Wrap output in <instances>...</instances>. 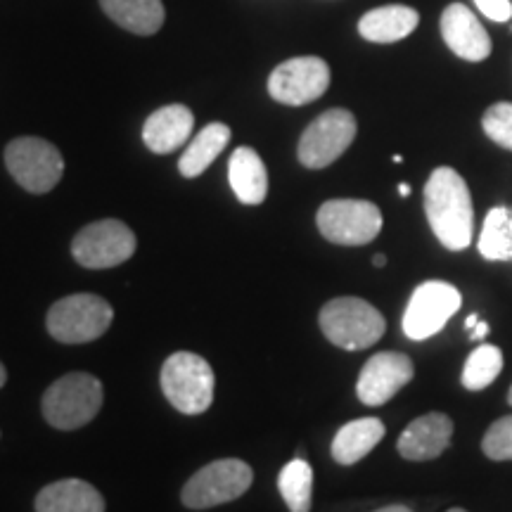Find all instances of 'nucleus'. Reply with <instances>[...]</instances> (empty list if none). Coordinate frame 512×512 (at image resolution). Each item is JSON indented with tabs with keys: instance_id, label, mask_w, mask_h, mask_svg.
<instances>
[{
	"instance_id": "f257e3e1",
	"label": "nucleus",
	"mask_w": 512,
	"mask_h": 512,
	"mask_svg": "<svg viewBox=\"0 0 512 512\" xmlns=\"http://www.w3.org/2000/svg\"><path fill=\"white\" fill-rule=\"evenodd\" d=\"M425 214L432 233L451 252L470 247L475 207L465 178L451 166H439L425 183Z\"/></svg>"
},
{
	"instance_id": "f03ea898",
	"label": "nucleus",
	"mask_w": 512,
	"mask_h": 512,
	"mask_svg": "<svg viewBox=\"0 0 512 512\" xmlns=\"http://www.w3.org/2000/svg\"><path fill=\"white\" fill-rule=\"evenodd\" d=\"M320 330L339 349L361 351L377 344L384 335V316L358 297L332 299L320 309Z\"/></svg>"
},
{
	"instance_id": "7ed1b4c3",
	"label": "nucleus",
	"mask_w": 512,
	"mask_h": 512,
	"mask_svg": "<svg viewBox=\"0 0 512 512\" xmlns=\"http://www.w3.org/2000/svg\"><path fill=\"white\" fill-rule=\"evenodd\" d=\"M102 384L88 373H69L60 377L43 394V418L55 430H79L88 425L102 408Z\"/></svg>"
},
{
	"instance_id": "20e7f679",
	"label": "nucleus",
	"mask_w": 512,
	"mask_h": 512,
	"mask_svg": "<svg viewBox=\"0 0 512 512\" xmlns=\"http://www.w3.org/2000/svg\"><path fill=\"white\" fill-rule=\"evenodd\" d=\"M162 392L176 411L200 415L214 401V370L192 351H176L162 366Z\"/></svg>"
},
{
	"instance_id": "39448f33",
	"label": "nucleus",
	"mask_w": 512,
	"mask_h": 512,
	"mask_svg": "<svg viewBox=\"0 0 512 512\" xmlns=\"http://www.w3.org/2000/svg\"><path fill=\"white\" fill-rule=\"evenodd\" d=\"M114 311L98 294H72L50 306L48 332L62 344H86L102 337Z\"/></svg>"
},
{
	"instance_id": "423d86ee",
	"label": "nucleus",
	"mask_w": 512,
	"mask_h": 512,
	"mask_svg": "<svg viewBox=\"0 0 512 512\" xmlns=\"http://www.w3.org/2000/svg\"><path fill=\"white\" fill-rule=\"evenodd\" d=\"M254 482V472L245 460L223 458L204 465L183 486V505L190 510H207L240 498Z\"/></svg>"
},
{
	"instance_id": "0eeeda50",
	"label": "nucleus",
	"mask_w": 512,
	"mask_h": 512,
	"mask_svg": "<svg viewBox=\"0 0 512 512\" xmlns=\"http://www.w3.org/2000/svg\"><path fill=\"white\" fill-rule=\"evenodd\" d=\"M5 166L24 190L43 195L62 181L64 159L48 140L36 136L15 138L5 147Z\"/></svg>"
},
{
	"instance_id": "6e6552de",
	"label": "nucleus",
	"mask_w": 512,
	"mask_h": 512,
	"mask_svg": "<svg viewBox=\"0 0 512 512\" xmlns=\"http://www.w3.org/2000/svg\"><path fill=\"white\" fill-rule=\"evenodd\" d=\"M316 223L328 242L361 247L380 235L382 211L368 200H330L318 209Z\"/></svg>"
},
{
	"instance_id": "1a4fd4ad",
	"label": "nucleus",
	"mask_w": 512,
	"mask_h": 512,
	"mask_svg": "<svg viewBox=\"0 0 512 512\" xmlns=\"http://www.w3.org/2000/svg\"><path fill=\"white\" fill-rule=\"evenodd\" d=\"M356 117L349 110H328L313 119L299 140L297 157L306 169H325L337 162L356 138Z\"/></svg>"
},
{
	"instance_id": "9d476101",
	"label": "nucleus",
	"mask_w": 512,
	"mask_h": 512,
	"mask_svg": "<svg viewBox=\"0 0 512 512\" xmlns=\"http://www.w3.org/2000/svg\"><path fill=\"white\" fill-rule=\"evenodd\" d=\"M460 304H463V297L451 283H444V280L422 283L415 287L403 313V332L415 342L430 339L444 330L448 320L458 313Z\"/></svg>"
},
{
	"instance_id": "9b49d317",
	"label": "nucleus",
	"mask_w": 512,
	"mask_h": 512,
	"mask_svg": "<svg viewBox=\"0 0 512 512\" xmlns=\"http://www.w3.org/2000/svg\"><path fill=\"white\" fill-rule=\"evenodd\" d=\"M330 86V67L323 57H292L268 76V95L280 105L302 107L318 100Z\"/></svg>"
},
{
	"instance_id": "f8f14e48",
	"label": "nucleus",
	"mask_w": 512,
	"mask_h": 512,
	"mask_svg": "<svg viewBox=\"0 0 512 512\" xmlns=\"http://www.w3.org/2000/svg\"><path fill=\"white\" fill-rule=\"evenodd\" d=\"M136 252V235L117 219L95 221L76 235L72 254L83 268H114Z\"/></svg>"
},
{
	"instance_id": "ddd939ff",
	"label": "nucleus",
	"mask_w": 512,
	"mask_h": 512,
	"mask_svg": "<svg viewBox=\"0 0 512 512\" xmlns=\"http://www.w3.org/2000/svg\"><path fill=\"white\" fill-rule=\"evenodd\" d=\"M413 361L399 351H380L363 366L356 394L366 406H384L413 380Z\"/></svg>"
},
{
	"instance_id": "4468645a",
	"label": "nucleus",
	"mask_w": 512,
	"mask_h": 512,
	"mask_svg": "<svg viewBox=\"0 0 512 512\" xmlns=\"http://www.w3.org/2000/svg\"><path fill=\"white\" fill-rule=\"evenodd\" d=\"M441 36L460 60L482 62L491 55V38L482 22L463 3L448 5L441 15Z\"/></svg>"
},
{
	"instance_id": "2eb2a0df",
	"label": "nucleus",
	"mask_w": 512,
	"mask_h": 512,
	"mask_svg": "<svg viewBox=\"0 0 512 512\" xmlns=\"http://www.w3.org/2000/svg\"><path fill=\"white\" fill-rule=\"evenodd\" d=\"M453 439V420L444 413H427L415 418L411 425L403 430L399 437L401 458L413 460V463H425V460L439 458Z\"/></svg>"
},
{
	"instance_id": "dca6fc26",
	"label": "nucleus",
	"mask_w": 512,
	"mask_h": 512,
	"mask_svg": "<svg viewBox=\"0 0 512 512\" xmlns=\"http://www.w3.org/2000/svg\"><path fill=\"white\" fill-rule=\"evenodd\" d=\"M192 126H195V117L185 105H166L143 126V140L155 155H169L183 147L185 140L190 138Z\"/></svg>"
},
{
	"instance_id": "f3484780",
	"label": "nucleus",
	"mask_w": 512,
	"mask_h": 512,
	"mask_svg": "<svg viewBox=\"0 0 512 512\" xmlns=\"http://www.w3.org/2000/svg\"><path fill=\"white\" fill-rule=\"evenodd\" d=\"M36 512H105V498L83 479H60L36 496Z\"/></svg>"
},
{
	"instance_id": "a211bd4d",
	"label": "nucleus",
	"mask_w": 512,
	"mask_h": 512,
	"mask_svg": "<svg viewBox=\"0 0 512 512\" xmlns=\"http://www.w3.org/2000/svg\"><path fill=\"white\" fill-rule=\"evenodd\" d=\"M228 181L233 188L235 197L242 204L256 207L266 200L268 195V174L264 159L259 157V152L252 147H238V150L230 155L228 162Z\"/></svg>"
},
{
	"instance_id": "6ab92c4d",
	"label": "nucleus",
	"mask_w": 512,
	"mask_h": 512,
	"mask_svg": "<svg viewBox=\"0 0 512 512\" xmlns=\"http://www.w3.org/2000/svg\"><path fill=\"white\" fill-rule=\"evenodd\" d=\"M420 24L418 10L408 5H384L366 12L358 22V34L370 43H399Z\"/></svg>"
},
{
	"instance_id": "aec40b11",
	"label": "nucleus",
	"mask_w": 512,
	"mask_h": 512,
	"mask_svg": "<svg viewBox=\"0 0 512 512\" xmlns=\"http://www.w3.org/2000/svg\"><path fill=\"white\" fill-rule=\"evenodd\" d=\"M100 8L114 24L138 36H152L164 27L162 0H100Z\"/></svg>"
},
{
	"instance_id": "412c9836",
	"label": "nucleus",
	"mask_w": 512,
	"mask_h": 512,
	"mask_svg": "<svg viewBox=\"0 0 512 512\" xmlns=\"http://www.w3.org/2000/svg\"><path fill=\"white\" fill-rule=\"evenodd\" d=\"M384 437V422L377 418L351 420L335 434L332 441V458L339 465H356L368 456Z\"/></svg>"
},
{
	"instance_id": "4be33fe9",
	"label": "nucleus",
	"mask_w": 512,
	"mask_h": 512,
	"mask_svg": "<svg viewBox=\"0 0 512 512\" xmlns=\"http://www.w3.org/2000/svg\"><path fill=\"white\" fill-rule=\"evenodd\" d=\"M230 140V128L221 121H214V124L204 126L192 143L188 145V150L183 152V157L178 159V169L185 178H197L202 176L204 171L209 169L211 162L226 150Z\"/></svg>"
},
{
	"instance_id": "5701e85b",
	"label": "nucleus",
	"mask_w": 512,
	"mask_h": 512,
	"mask_svg": "<svg viewBox=\"0 0 512 512\" xmlns=\"http://www.w3.org/2000/svg\"><path fill=\"white\" fill-rule=\"evenodd\" d=\"M477 249L486 261H512V207H494L486 214Z\"/></svg>"
},
{
	"instance_id": "b1692460",
	"label": "nucleus",
	"mask_w": 512,
	"mask_h": 512,
	"mask_svg": "<svg viewBox=\"0 0 512 512\" xmlns=\"http://www.w3.org/2000/svg\"><path fill=\"white\" fill-rule=\"evenodd\" d=\"M278 489L290 512H311L313 470L304 458H294L283 467L278 477Z\"/></svg>"
},
{
	"instance_id": "393cba45",
	"label": "nucleus",
	"mask_w": 512,
	"mask_h": 512,
	"mask_svg": "<svg viewBox=\"0 0 512 512\" xmlns=\"http://www.w3.org/2000/svg\"><path fill=\"white\" fill-rule=\"evenodd\" d=\"M503 370V351L494 344H482L467 356L463 368V387L470 392L486 389L491 382L501 375Z\"/></svg>"
},
{
	"instance_id": "a878e982",
	"label": "nucleus",
	"mask_w": 512,
	"mask_h": 512,
	"mask_svg": "<svg viewBox=\"0 0 512 512\" xmlns=\"http://www.w3.org/2000/svg\"><path fill=\"white\" fill-rule=\"evenodd\" d=\"M482 451L486 458L496 460V463L512 460V415L491 422L482 439Z\"/></svg>"
},
{
	"instance_id": "bb28decb",
	"label": "nucleus",
	"mask_w": 512,
	"mask_h": 512,
	"mask_svg": "<svg viewBox=\"0 0 512 512\" xmlns=\"http://www.w3.org/2000/svg\"><path fill=\"white\" fill-rule=\"evenodd\" d=\"M484 133L496 145L512 150V102H496L482 117Z\"/></svg>"
},
{
	"instance_id": "cd10ccee",
	"label": "nucleus",
	"mask_w": 512,
	"mask_h": 512,
	"mask_svg": "<svg viewBox=\"0 0 512 512\" xmlns=\"http://www.w3.org/2000/svg\"><path fill=\"white\" fill-rule=\"evenodd\" d=\"M475 5L484 17L491 19V22H510L512 19L510 0H475Z\"/></svg>"
},
{
	"instance_id": "c85d7f7f",
	"label": "nucleus",
	"mask_w": 512,
	"mask_h": 512,
	"mask_svg": "<svg viewBox=\"0 0 512 512\" xmlns=\"http://www.w3.org/2000/svg\"><path fill=\"white\" fill-rule=\"evenodd\" d=\"M489 328H491V325L486 323V320L479 318V323L475 325V328L470 330V339H472V342H482V339H484L486 335H489Z\"/></svg>"
},
{
	"instance_id": "c756f323",
	"label": "nucleus",
	"mask_w": 512,
	"mask_h": 512,
	"mask_svg": "<svg viewBox=\"0 0 512 512\" xmlns=\"http://www.w3.org/2000/svg\"><path fill=\"white\" fill-rule=\"evenodd\" d=\"M375 512H413V510L408 508V505H387V508H380Z\"/></svg>"
},
{
	"instance_id": "7c9ffc66",
	"label": "nucleus",
	"mask_w": 512,
	"mask_h": 512,
	"mask_svg": "<svg viewBox=\"0 0 512 512\" xmlns=\"http://www.w3.org/2000/svg\"><path fill=\"white\" fill-rule=\"evenodd\" d=\"M477 323H479V316H477V313H470V316H467V320H465V325H467V332H470L472 328H475Z\"/></svg>"
},
{
	"instance_id": "2f4dec72",
	"label": "nucleus",
	"mask_w": 512,
	"mask_h": 512,
	"mask_svg": "<svg viewBox=\"0 0 512 512\" xmlns=\"http://www.w3.org/2000/svg\"><path fill=\"white\" fill-rule=\"evenodd\" d=\"M373 266H377V268L387 266V256H384V254H375V256H373Z\"/></svg>"
},
{
	"instance_id": "473e14b6",
	"label": "nucleus",
	"mask_w": 512,
	"mask_h": 512,
	"mask_svg": "<svg viewBox=\"0 0 512 512\" xmlns=\"http://www.w3.org/2000/svg\"><path fill=\"white\" fill-rule=\"evenodd\" d=\"M399 195H401V197H408V195H411V185H408V183H401V185H399Z\"/></svg>"
},
{
	"instance_id": "72a5a7b5",
	"label": "nucleus",
	"mask_w": 512,
	"mask_h": 512,
	"mask_svg": "<svg viewBox=\"0 0 512 512\" xmlns=\"http://www.w3.org/2000/svg\"><path fill=\"white\" fill-rule=\"evenodd\" d=\"M5 380H8V373H5L3 363H0V387H3V384H5Z\"/></svg>"
},
{
	"instance_id": "f704fd0d",
	"label": "nucleus",
	"mask_w": 512,
	"mask_h": 512,
	"mask_svg": "<svg viewBox=\"0 0 512 512\" xmlns=\"http://www.w3.org/2000/svg\"><path fill=\"white\" fill-rule=\"evenodd\" d=\"M392 159H394V164H401V162H403V157H401V155H394Z\"/></svg>"
},
{
	"instance_id": "c9c22d12",
	"label": "nucleus",
	"mask_w": 512,
	"mask_h": 512,
	"mask_svg": "<svg viewBox=\"0 0 512 512\" xmlns=\"http://www.w3.org/2000/svg\"><path fill=\"white\" fill-rule=\"evenodd\" d=\"M448 512H467V510H463V508H451Z\"/></svg>"
},
{
	"instance_id": "e433bc0d",
	"label": "nucleus",
	"mask_w": 512,
	"mask_h": 512,
	"mask_svg": "<svg viewBox=\"0 0 512 512\" xmlns=\"http://www.w3.org/2000/svg\"><path fill=\"white\" fill-rule=\"evenodd\" d=\"M508 403L512 406V387H510V392H508Z\"/></svg>"
}]
</instances>
